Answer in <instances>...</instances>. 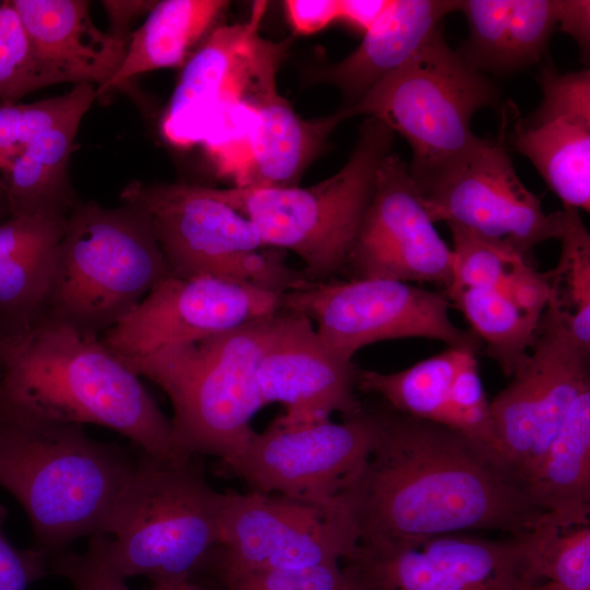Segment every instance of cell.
I'll use <instances>...</instances> for the list:
<instances>
[{
	"label": "cell",
	"instance_id": "4fadbf2b",
	"mask_svg": "<svg viewBox=\"0 0 590 590\" xmlns=\"http://www.w3.org/2000/svg\"><path fill=\"white\" fill-rule=\"evenodd\" d=\"M377 428L378 412L364 408L340 423L279 416L222 464L253 492L329 506L366 462Z\"/></svg>",
	"mask_w": 590,
	"mask_h": 590
},
{
	"label": "cell",
	"instance_id": "3957f363",
	"mask_svg": "<svg viewBox=\"0 0 590 590\" xmlns=\"http://www.w3.org/2000/svg\"><path fill=\"white\" fill-rule=\"evenodd\" d=\"M135 462L81 424L0 408V487L21 504L35 548L49 558L82 536L107 533Z\"/></svg>",
	"mask_w": 590,
	"mask_h": 590
},
{
	"label": "cell",
	"instance_id": "7c38bea8",
	"mask_svg": "<svg viewBox=\"0 0 590 590\" xmlns=\"http://www.w3.org/2000/svg\"><path fill=\"white\" fill-rule=\"evenodd\" d=\"M507 118L495 139L479 138L452 163L412 179L434 223L503 241L533 261L538 245L558 238L563 212L546 213L517 176L505 144Z\"/></svg>",
	"mask_w": 590,
	"mask_h": 590
},
{
	"label": "cell",
	"instance_id": "603a6c76",
	"mask_svg": "<svg viewBox=\"0 0 590 590\" xmlns=\"http://www.w3.org/2000/svg\"><path fill=\"white\" fill-rule=\"evenodd\" d=\"M458 10V0H391L351 55L308 76L335 86L344 99L341 108H347L409 61L441 28L442 19Z\"/></svg>",
	"mask_w": 590,
	"mask_h": 590
},
{
	"label": "cell",
	"instance_id": "484cf974",
	"mask_svg": "<svg viewBox=\"0 0 590 590\" xmlns=\"http://www.w3.org/2000/svg\"><path fill=\"white\" fill-rule=\"evenodd\" d=\"M86 111L71 113L40 131L0 177L10 215L33 210L70 213L78 204L68 161Z\"/></svg>",
	"mask_w": 590,
	"mask_h": 590
},
{
	"label": "cell",
	"instance_id": "e0dca14e",
	"mask_svg": "<svg viewBox=\"0 0 590 590\" xmlns=\"http://www.w3.org/2000/svg\"><path fill=\"white\" fill-rule=\"evenodd\" d=\"M346 272L353 279L435 283L445 291L451 284L452 250L422 203L408 164L391 152L376 172Z\"/></svg>",
	"mask_w": 590,
	"mask_h": 590
},
{
	"label": "cell",
	"instance_id": "f546056e",
	"mask_svg": "<svg viewBox=\"0 0 590 590\" xmlns=\"http://www.w3.org/2000/svg\"><path fill=\"white\" fill-rule=\"evenodd\" d=\"M562 212L559 258L543 273L548 286L543 316L590 351V235L579 211L563 208Z\"/></svg>",
	"mask_w": 590,
	"mask_h": 590
},
{
	"label": "cell",
	"instance_id": "74e56055",
	"mask_svg": "<svg viewBox=\"0 0 590 590\" xmlns=\"http://www.w3.org/2000/svg\"><path fill=\"white\" fill-rule=\"evenodd\" d=\"M7 508L0 504V590H27L48 573V555L38 548H20L4 532Z\"/></svg>",
	"mask_w": 590,
	"mask_h": 590
},
{
	"label": "cell",
	"instance_id": "e575fe53",
	"mask_svg": "<svg viewBox=\"0 0 590 590\" xmlns=\"http://www.w3.org/2000/svg\"><path fill=\"white\" fill-rule=\"evenodd\" d=\"M475 355L469 353L455 376L446 427L502 456L494 432L491 402L483 388Z\"/></svg>",
	"mask_w": 590,
	"mask_h": 590
},
{
	"label": "cell",
	"instance_id": "6da1fadb",
	"mask_svg": "<svg viewBox=\"0 0 590 590\" xmlns=\"http://www.w3.org/2000/svg\"><path fill=\"white\" fill-rule=\"evenodd\" d=\"M335 500L357 543L381 545L474 530L530 532L542 512L497 452L444 425L378 412L373 449Z\"/></svg>",
	"mask_w": 590,
	"mask_h": 590
},
{
	"label": "cell",
	"instance_id": "b9f144b4",
	"mask_svg": "<svg viewBox=\"0 0 590 590\" xmlns=\"http://www.w3.org/2000/svg\"><path fill=\"white\" fill-rule=\"evenodd\" d=\"M156 1H103V5L111 23V33L116 37L126 39L123 32L127 25L137 15L153 8Z\"/></svg>",
	"mask_w": 590,
	"mask_h": 590
},
{
	"label": "cell",
	"instance_id": "52a82bcc",
	"mask_svg": "<svg viewBox=\"0 0 590 590\" xmlns=\"http://www.w3.org/2000/svg\"><path fill=\"white\" fill-rule=\"evenodd\" d=\"M393 139L389 127L367 118L346 164L314 186L210 188L253 224L267 247L295 252L304 262L306 280H332L346 272L376 172Z\"/></svg>",
	"mask_w": 590,
	"mask_h": 590
},
{
	"label": "cell",
	"instance_id": "44dd1931",
	"mask_svg": "<svg viewBox=\"0 0 590 590\" xmlns=\"http://www.w3.org/2000/svg\"><path fill=\"white\" fill-rule=\"evenodd\" d=\"M69 214L24 211L0 223V340L22 335L44 318Z\"/></svg>",
	"mask_w": 590,
	"mask_h": 590
},
{
	"label": "cell",
	"instance_id": "ab89813d",
	"mask_svg": "<svg viewBox=\"0 0 590 590\" xmlns=\"http://www.w3.org/2000/svg\"><path fill=\"white\" fill-rule=\"evenodd\" d=\"M556 26L576 40L586 63L590 50V2L556 0Z\"/></svg>",
	"mask_w": 590,
	"mask_h": 590
},
{
	"label": "cell",
	"instance_id": "30bf717a",
	"mask_svg": "<svg viewBox=\"0 0 590 590\" xmlns=\"http://www.w3.org/2000/svg\"><path fill=\"white\" fill-rule=\"evenodd\" d=\"M266 9V1H256L249 21L213 30L189 57L162 118L170 144L204 145L224 137L250 114L256 95L275 83L291 42L260 36Z\"/></svg>",
	"mask_w": 590,
	"mask_h": 590
},
{
	"label": "cell",
	"instance_id": "d6986e66",
	"mask_svg": "<svg viewBox=\"0 0 590 590\" xmlns=\"http://www.w3.org/2000/svg\"><path fill=\"white\" fill-rule=\"evenodd\" d=\"M542 99L518 119L510 142L539 172L563 208L590 209V71H541Z\"/></svg>",
	"mask_w": 590,
	"mask_h": 590
},
{
	"label": "cell",
	"instance_id": "7a4b0ae2",
	"mask_svg": "<svg viewBox=\"0 0 590 590\" xmlns=\"http://www.w3.org/2000/svg\"><path fill=\"white\" fill-rule=\"evenodd\" d=\"M0 408L43 420L95 424L155 458L190 460L175 447L170 421L101 339L42 319L0 340Z\"/></svg>",
	"mask_w": 590,
	"mask_h": 590
},
{
	"label": "cell",
	"instance_id": "8992f818",
	"mask_svg": "<svg viewBox=\"0 0 590 590\" xmlns=\"http://www.w3.org/2000/svg\"><path fill=\"white\" fill-rule=\"evenodd\" d=\"M280 312L128 365L169 397L173 440L181 455H211L223 462L247 445L255 433L250 422L263 408L258 363Z\"/></svg>",
	"mask_w": 590,
	"mask_h": 590
},
{
	"label": "cell",
	"instance_id": "8d00e7d4",
	"mask_svg": "<svg viewBox=\"0 0 590 590\" xmlns=\"http://www.w3.org/2000/svg\"><path fill=\"white\" fill-rule=\"evenodd\" d=\"M48 568L66 578L73 590H131L91 540L84 553L67 550L50 557Z\"/></svg>",
	"mask_w": 590,
	"mask_h": 590
},
{
	"label": "cell",
	"instance_id": "ffe728a7",
	"mask_svg": "<svg viewBox=\"0 0 590 590\" xmlns=\"http://www.w3.org/2000/svg\"><path fill=\"white\" fill-rule=\"evenodd\" d=\"M250 109L255 122L222 174L237 188L297 186L327 137L342 121L337 113L312 120L299 117L279 94L276 84L259 93Z\"/></svg>",
	"mask_w": 590,
	"mask_h": 590
},
{
	"label": "cell",
	"instance_id": "4dcf8cb0",
	"mask_svg": "<svg viewBox=\"0 0 590 590\" xmlns=\"http://www.w3.org/2000/svg\"><path fill=\"white\" fill-rule=\"evenodd\" d=\"M532 578L566 590H590L589 523L564 526L547 514L528 533Z\"/></svg>",
	"mask_w": 590,
	"mask_h": 590
},
{
	"label": "cell",
	"instance_id": "7bdbcfd3",
	"mask_svg": "<svg viewBox=\"0 0 590 590\" xmlns=\"http://www.w3.org/2000/svg\"><path fill=\"white\" fill-rule=\"evenodd\" d=\"M149 590H204L200 586L193 583L192 581H181L176 583L168 585H155L152 586Z\"/></svg>",
	"mask_w": 590,
	"mask_h": 590
},
{
	"label": "cell",
	"instance_id": "7402d4cb",
	"mask_svg": "<svg viewBox=\"0 0 590 590\" xmlns=\"http://www.w3.org/2000/svg\"><path fill=\"white\" fill-rule=\"evenodd\" d=\"M42 62L61 83L106 84L127 40L101 31L82 0H12Z\"/></svg>",
	"mask_w": 590,
	"mask_h": 590
},
{
	"label": "cell",
	"instance_id": "1f68e13d",
	"mask_svg": "<svg viewBox=\"0 0 590 590\" xmlns=\"http://www.w3.org/2000/svg\"><path fill=\"white\" fill-rule=\"evenodd\" d=\"M556 27V0H509L495 34L492 73L509 74L535 63Z\"/></svg>",
	"mask_w": 590,
	"mask_h": 590
},
{
	"label": "cell",
	"instance_id": "f6af8a7d",
	"mask_svg": "<svg viewBox=\"0 0 590 590\" xmlns=\"http://www.w3.org/2000/svg\"><path fill=\"white\" fill-rule=\"evenodd\" d=\"M10 215L9 205L3 192L2 185L0 182V223L8 219Z\"/></svg>",
	"mask_w": 590,
	"mask_h": 590
},
{
	"label": "cell",
	"instance_id": "9a60e30c",
	"mask_svg": "<svg viewBox=\"0 0 590 590\" xmlns=\"http://www.w3.org/2000/svg\"><path fill=\"white\" fill-rule=\"evenodd\" d=\"M220 535L223 579L341 562L358 542L337 500L320 506L253 491L224 493Z\"/></svg>",
	"mask_w": 590,
	"mask_h": 590
},
{
	"label": "cell",
	"instance_id": "5b68a950",
	"mask_svg": "<svg viewBox=\"0 0 590 590\" xmlns=\"http://www.w3.org/2000/svg\"><path fill=\"white\" fill-rule=\"evenodd\" d=\"M168 275L141 208L79 201L58 246L43 319L101 339Z\"/></svg>",
	"mask_w": 590,
	"mask_h": 590
},
{
	"label": "cell",
	"instance_id": "277c9868",
	"mask_svg": "<svg viewBox=\"0 0 590 590\" xmlns=\"http://www.w3.org/2000/svg\"><path fill=\"white\" fill-rule=\"evenodd\" d=\"M223 497L193 458L163 460L141 451L107 533L90 540L126 580L188 581L220 547Z\"/></svg>",
	"mask_w": 590,
	"mask_h": 590
},
{
	"label": "cell",
	"instance_id": "f1b7e54d",
	"mask_svg": "<svg viewBox=\"0 0 590 590\" xmlns=\"http://www.w3.org/2000/svg\"><path fill=\"white\" fill-rule=\"evenodd\" d=\"M445 294L485 343L486 354L512 376L536 340L542 316L488 288L451 286Z\"/></svg>",
	"mask_w": 590,
	"mask_h": 590
},
{
	"label": "cell",
	"instance_id": "f35d334b",
	"mask_svg": "<svg viewBox=\"0 0 590 590\" xmlns=\"http://www.w3.org/2000/svg\"><path fill=\"white\" fill-rule=\"evenodd\" d=\"M287 20L295 34L309 35L339 20L340 0H287Z\"/></svg>",
	"mask_w": 590,
	"mask_h": 590
},
{
	"label": "cell",
	"instance_id": "d590c367",
	"mask_svg": "<svg viewBox=\"0 0 590 590\" xmlns=\"http://www.w3.org/2000/svg\"><path fill=\"white\" fill-rule=\"evenodd\" d=\"M224 581L229 590H353L340 562L245 573Z\"/></svg>",
	"mask_w": 590,
	"mask_h": 590
},
{
	"label": "cell",
	"instance_id": "d4e9b609",
	"mask_svg": "<svg viewBox=\"0 0 590 590\" xmlns=\"http://www.w3.org/2000/svg\"><path fill=\"white\" fill-rule=\"evenodd\" d=\"M228 1L163 0L130 35L123 60L114 76L96 88V98L137 75L187 62L191 49L210 34Z\"/></svg>",
	"mask_w": 590,
	"mask_h": 590
},
{
	"label": "cell",
	"instance_id": "ee69618b",
	"mask_svg": "<svg viewBox=\"0 0 590 590\" xmlns=\"http://www.w3.org/2000/svg\"><path fill=\"white\" fill-rule=\"evenodd\" d=\"M524 590H566V589L559 587L556 583L544 581V582L533 583L529 586L528 588H526Z\"/></svg>",
	"mask_w": 590,
	"mask_h": 590
},
{
	"label": "cell",
	"instance_id": "ba28073f",
	"mask_svg": "<svg viewBox=\"0 0 590 590\" xmlns=\"http://www.w3.org/2000/svg\"><path fill=\"white\" fill-rule=\"evenodd\" d=\"M498 91L446 43L441 28L402 67L340 108L342 120L365 115L380 120L410 144L412 178L437 172L470 150L479 137L471 119L494 106Z\"/></svg>",
	"mask_w": 590,
	"mask_h": 590
},
{
	"label": "cell",
	"instance_id": "836d02e7",
	"mask_svg": "<svg viewBox=\"0 0 590 590\" xmlns=\"http://www.w3.org/2000/svg\"><path fill=\"white\" fill-rule=\"evenodd\" d=\"M88 102L86 90L74 86L67 94L32 104H1L0 177L35 135L64 116L87 107Z\"/></svg>",
	"mask_w": 590,
	"mask_h": 590
},
{
	"label": "cell",
	"instance_id": "4316f807",
	"mask_svg": "<svg viewBox=\"0 0 590 590\" xmlns=\"http://www.w3.org/2000/svg\"><path fill=\"white\" fill-rule=\"evenodd\" d=\"M448 227L453 255V276L449 287L493 290L523 309L543 315L548 300V286L543 273L534 268L533 261L503 241L485 238L458 226Z\"/></svg>",
	"mask_w": 590,
	"mask_h": 590
},
{
	"label": "cell",
	"instance_id": "2e32d148",
	"mask_svg": "<svg viewBox=\"0 0 590 590\" xmlns=\"http://www.w3.org/2000/svg\"><path fill=\"white\" fill-rule=\"evenodd\" d=\"M282 294L212 276L168 275L101 340L128 366L161 350L272 317L281 310Z\"/></svg>",
	"mask_w": 590,
	"mask_h": 590
},
{
	"label": "cell",
	"instance_id": "ac0fdd59",
	"mask_svg": "<svg viewBox=\"0 0 590 590\" xmlns=\"http://www.w3.org/2000/svg\"><path fill=\"white\" fill-rule=\"evenodd\" d=\"M354 369L308 318L281 310L257 368L262 404H282L285 413L280 416L292 423L322 421L335 412L353 416L363 410L354 394Z\"/></svg>",
	"mask_w": 590,
	"mask_h": 590
},
{
	"label": "cell",
	"instance_id": "9c48e42d",
	"mask_svg": "<svg viewBox=\"0 0 590 590\" xmlns=\"http://www.w3.org/2000/svg\"><path fill=\"white\" fill-rule=\"evenodd\" d=\"M120 200L146 213L170 275L212 276L279 293L308 282L210 187L132 181Z\"/></svg>",
	"mask_w": 590,
	"mask_h": 590
},
{
	"label": "cell",
	"instance_id": "60d3db41",
	"mask_svg": "<svg viewBox=\"0 0 590 590\" xmlns=\"http://www.w3.org/2000/svg\"><path fill=\"white\" fill-rule=\"evenodd\" d=\"M391 0H340L339 20L366 33L382 15Z\"/></svg>",
	"mask_w": 590,
	"mask_h": 590
},
{
	"label": "cell",
	"instance_id": "8fae6325",
	"mask_svg": "<svg viewBox=\"0 0 590 590\" xmlns=\"http://www.w3.org/2000/svg\"><path fill=\"white\" fill-rule=\"evenodd\" d=\"M449 307L445 293L380 278L307 282L281 296V310L308 318L322 341L347 361L371 343L404 338L476 352L481 340L451 321Z\"/></svg>",
	"mask_w": 590,
	"mask_h": 590
},
{
	"label": "cell",
	"instance_id": "cb8c5ba5",
	"mask_svg": "<svg viewBox=\"0 0 590 590\" xmlns=\"http://www.w3.org/2000/svg\"><path fill=\"white\" fill-rule=\"evenodd\" d=\"M527 486L535 506L560 524L589 523L590 386L574 401Z\"/></svg>",
	"mask_w": 590,
	"mask_h": 590
},
{
	"label": "cell",
	"instance_id": "5bb4252c",
	"mask_svg": "<svg viewBox=\"0 0 590 590\" xmlns=\"http://www.w3.org/2000/svg\"><path fill=\"white\" fill-rule=\"evenodd\" d=\"M529 533V532H528ZM528 533L484 539L470 533L412 543H357L341 560L353 590H524L536 583Z\"/></svg>",
	"mask_w": 590,
	"mask_h": 590
},
{
	"label": "cell",
	"instance_id": "83f0119b",
	"mask_svg": "<svg viewBox=\"0 0 590 590\" xmlns=\"http://www.w3.org/2000/svg\"><path fill=\"white\" fill-rule=\"evenodd\" d=\"M470 349L448 347L403 370L379 373L355 367V388L375 393L404 415L446 426L455 376Z\"/></svg>",
	"mask_w": 590,
	"mask_h": 590
},
{
	"label": "cell",
	"instance_id": "d6a6232c",
	"mask_svg": "<svg viewBox=\"0 0 590 590\" xmlns=\"http://www.w3.org/2000/svg\"><path fill=\"white\" fill-rule=\"evenodd\" d=\"M37 56L12 1H0V105L60 84Z\"/></svg>",
	"mask_w": 590,
	"mask_h": 590
}]
</instances>
